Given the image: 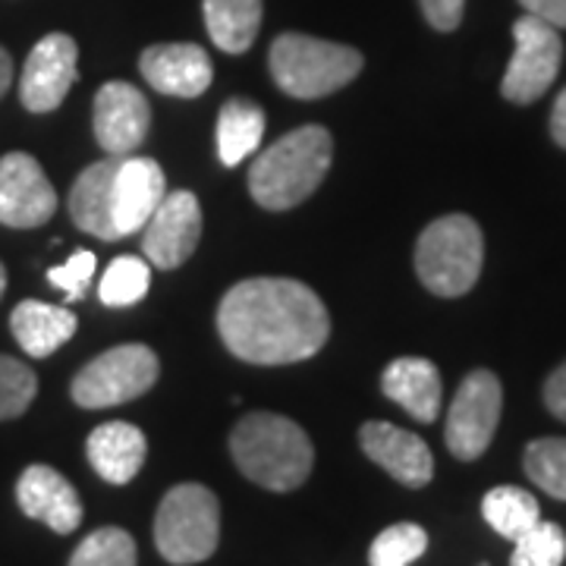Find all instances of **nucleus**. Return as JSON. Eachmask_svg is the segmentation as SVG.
Here are the masks:
<instances>
[{"mask_svg":"<svg viewBox=\"0 0 566 566\" xmlns=\"http://www.w3.org/2000/svg\"><path fill=\"white\" fill-rule=\"evenodd\" d=\"M223 346L252 365L312 359L331 334L322 296L290 277H249L227 290L218 308Z\"/></svg>","mask_w":566,"mask_h":566,"instance_id":"obj_1","label":"nucleus"},{"mask_svg":"<svg viewBox=\"0 0 566 566\" xmlns=\"http://www.w3.org/2000/svg\"><path fill=\"white\" fill-rule=\"evenodd\" d=\"M334 139L324 126H300L268 145L249 167V192L268 211L305 202L331 170Z\"/></svg>","mask_w":566,"mask_h":566,"instance_id":"obj_2","label":"nucleus"},{"mask_svg":"<svg viewBox=\"0 0 566 566\" xmlns=\"http://www.w3.org/2000/svg\"><path fill=\"white\" fill-rule=\"evenodd\" d=\"M230 453L249 482L268 491H293L315 465L312 441L300 424L277 412H252L230 434Z\"/></svg>","mask_w":566,"mask_h":566,"instance_id":"obj_3","label":"nucleus"},{"mask_svg":"<svg viewBox=\"0 0 566 566\" xmlns=\"http://www.w3.org/2000/svg\"><path fill=\"white\" fill-rule=\"evenodd\" d=\"M271 76L293 98H324L340 92L363 73V54L349 44L286 32L271 44Z\"/></svg>","mask_w":566,"mask_h":566,"instance_id":"obj_4","label":"nucleus"},{"mask_svg":"<svg viewBox=\"0 0 566 566\" xmlns=\"http://www.w3.org/2000/svg\"><path fill=\"white\" fill-rule=\"evenodd\" d=\"M485 262V240L479 223L465 214H447L428 223L416 243V274L434 296L469 293Z\"/></svg>","mask_w":566,"mask_h":566,"instance_id":"obj_5","label":"nucleus"},{"mask_svg":"<svg viewBox=\"0 0 566 566\" xmlns=\"http://www.w3.org/2000/svg\"><path fill=\"white\" fill-rule=\"evenodd\" d=\"M221 542V504L199 482L174 485L155 516V545L177 566L202 564Z\"/></svg>","mask_w":566,"mask_h":566,"instance_id":"obj_6","label":"nucleus"},{"mask_svg":"<svg viewBox=\"0 0 566 566\" xmlns=\"http://www.w3.org/2000/svg\"><path fill=\"white\" fill-rule=\"evenodd\" d=\"M158 356L145 344H123L102 353L73 378V403L82 409H107L136 400L158 381Z\"/></svg>","mask_w":566,"mask_h":566,"instance_id":"obj_7","label":"nucleus"},{"mask_svg":"<svg viewBox=\"0 0 566 566\" xmlns=\"http://www.w3.org/2000/svg\"><path fill=\"white\" fill-rule=\"evenodd\" d=\"M501 406H504V390H501L497 375L488 368L469 371L450 403V412H447V450L463 463L479 460L491 447V438L497 431Z\"/></svg>","mask_w":566,"mask_h":566,"instance_id":"obj_8","label":"nucleus"},{"mask_svg":"<svg viewBox=\"0 0 566 566\" xmlns=\"http://www.w3.org/2000/svg\"><path fill=\"white\" fill-rule=\"evenodd\" d=\"M513 41H516V51L510 57L501 92L506 102L513 104L538 102L551 88V82L557 80L560 63H564L560 29H554L551 22L538 20L532 13H523L513 22Z\"/></svg>","mask_w":566,"mask_h":566,"instance_id":"obj_9","label":"nucleus"},{"mask_svg":"<svg viewBox=\"0 0 566 566\" xmlns=\"http://www.w3.org/2000/svg\"><path fill=\"white\" fill-rule=\"evenodd\" d=\"M142 252L148 264L174 271L180 268L202 240V208L199 199L189 189L167 192L158 211L148 218V223L139 230Z\"/></svg>","mask_w":566,"mask_h":566,"instance_id":"obj_10","label":"nucleus"},{"mask_svg":"<svg viewBox=\"0 0 566 566\" xmlns=\"http://www.w3.org/2000/svg\"><path fill=\"white\" fill-rule=\"evenodd\" d=\"M80 48L63 32H51L29 51L20 76V98L25 111L48 114L61 107L80 76Z\"/></svg>","mask_w":566,"mask_h":566,"instance_id":"obj_11","label":"nucleus"},{"mask_svg":"<svg viewBox=\"0 0 566 566\" xmlns=\"http://www.w3.org/2000/svg\"><path fill=\"white\" fill-rule=\"evenodd\" d=\"M57 192L41 170V164L25 151H10L0 158V223L13 230H32L54 218Z\"/></svg>","mask_w":566,"mask_h":566,"instance_id":"obj_12","label":"nucleus"},{"mask_svg":"<svg viewBox=\"0 0 566 566\" xmlns=\"http://www.w3.org/2000/svg\"><path fill=\"white\" fill-rule=\"evenodd\" d=\"M95 139L107 155L129 158L139 151L151 126V107L136 85L129 82H104L95 95Z\"/></svg>","mask_w":566,"mask_h":566,"instance_id":"obj_13","label":"nucleus"},{"mask_svg":"<svg viewBox=\"0 0 566 566\" xmlns=\"http://www.w3.org/2000/svg\"><path fill=\"white\" fill-rule=\"evenodd\" d=\"M359 447L368 460L385 469L390 479L406 488H424L434 475V457L419 434L390 422H365L359 428Z\"/></svg>","mask_w":566,"mask_h":566,"instance_id":"obj_14","label":"nucleus"},{"mask_svg":"<svg viewBox=\"0 0 566 566\" xmlns=\"http://www.w3.org/2000/svg\"><path fill=\"white\" fill-rule=\"evenodd\" d=\"M139 70L145 82L170 98H199L214 80V66L208 51L199 44H151L142 51Z\"/></svg>","mask_w":566,"mask_h":566,"instance_id":"obj_15","label":"nucleus"},{"mask_svg":"<svg viewBox=\"0 0 566 566\" xmlns=\"http://www.w3.org/2000/svg\"><path fill=\"white\" fill-rule=\"evenodd\" d=\"M17 504L29 516L39 520L57 535L76 532L82 523V501L76 488L51 465H29L17 482Z\"/></svg>","mask_w":566,"mask_h":566,"instance_id":"obj_16","label":"nucleus"},{"mask_svg":"<svg viewBox=\"0 0 566 566\" xmlns=\"http://www.w3.org/2000/svg\"><path fill=\"white\" fill-rule=\"evenodd\" d=\"M123 158L107 155L102 161L88 164L70 189V218L82 233H92L104 243L123 240L114 221V180Z\"/></svg>","mask_w":566,"mask_h":566,"instance_id":"obj_17","label":"nucleus"},{"mask_svg":"<svg viewBox=\"0 0 566 566\" xmlns=\"http://www.w3.org/2000/svg\"><path fill=\"white\" fill-rule=\"evenodd\" d=\"M167 196L161 164L151 158H123L114 180V221L120 237L139 233Z\"/></svg>","mask_w":566,"mask_h":566,"instance_id":"obj_18","label":"nucleus"},{"mask_svg":"<svg viewBox=\"0 0 566 566\" xmlns=\"http://www.w3.org/2000/svg\"><path fill=\"white\" fill-rule=\"evenodd\" d=\"M381 390L387 400L403 406L416 422H434L441 412V397H444L441 371L422 356H403L387 365L381 375Z\"/></svg>","mask_w":566,"mask_h":566,"instance_id":"obj_19","label":"nucleus"},{"mask_svg":"<svg viewBox=\"0 0 566 566\" xmlns=\"http://www.w3.org/2000/svg\"><path fill=\"white\" fill-rule=\"evenodd\" d=\"M145 453H148L145 434H142V428L129 422L98 424L85 441L88 463L111 485L133 482L139 475L142 463H145Z\"/></svg>","mask_w":566,"mask_h":566,"instance_id":"obj_20","label":"nucleus"},{"mask_svg":"<svg viewBox=\"0 0 566 566\" xmlns=\"http://www.w3.org/2000/svg\"><path fill=\"white\" fill-rule=\"evenodd\" d=\"M76 324L80 322L70 308L39 303V300H22L10 315V331L22 346V353H29L32 359H48L63 344H70Z\"/></svg>","mask_w":566,"mask_h":566,"instance_id":"obj_21","label":"nucleus"},{"mask_svg":"<svg viewBox=\"0 0 566 566\" xmlns=\"http://www.w3.org/2000/svg\"><path fill=\"white\" fill-rule=\"evenodd\" d=\"M202 13L208 35L227 54H243L259 39L262 0H205Z\"/></svg>","mask_w":566,"mask_h":566,"instance_id":"obj_22","label":"nucleus"},{"mask_svg":"<svg viewBox=\"0 0 566 566\" xmlns=\"http://www.w3.org/2000/svg\"><path fill=\"white\" fill-rule=\"evenodd\" d=\"M264 111L249 98H230L218 117V155L227 167L245 161L264 139Z\"/></svg>","mask_w":566,"mask_h":566,"instance_id":"obj_23","label":"nucleus"},{"mask_svg":"<svg viewBox=\"0 0 566 566\" xmlns=\"http://www.w3.org/2000/svg\"><path fill=\"white\" fill-rule=\"evenodd\" d=\"M482 516L485 523L501 538L506 542H516L520 535H526L528 528L535 526L542 520V510H538V501L516 485H501L491 488L482 501Z\"/></svg>","mask_w":566,"mask_h":566,"instance_id":"obj_24","label":"nucleus"},{"mask_svg":"<svg viewBox=\"0 0 566 566\" xmlns=\"http://www.w3.org/2000/svg\"><path fill=\"white\" fill-rule=\"evenodd\" d=\"M148 283H151V264L139 255H120L104 271L98 296L111 308H126V305L139 303L148 293Z\"/></svg>","mask_w":566,"mask_h":566,"instance_id":"obj_25","label":"nucleus"},{"mask_svg":"<svg viewBox=\"0 0 566 566\" xmlns=\"http://www.w3.org/2000/svg\"><path fill=\"white\" fill-rule=\"evenodd\" d=\"M70 566H136V542L126 528H95L73 551Z\"/></svg>","mask_w":566,"mask_h":566,"instance_id":"obj_26","label":"nucleus"},{"mask_svg":"<svg viewBox=\"0 0 566 566\" xmlns=\"http://www.w3.org/2000/svg\"><path fill=\"white\" fill-rule=\"evenodd\" d=\"M526 475L551 497L566 501V438H538L526 447Z\"/></svg>","mask_w":566,"mask_h":566,"instance_id":"obj_27","label":"nucleus"},{"mask_svg":"<svg viewBox=\"0 0 566 566\" xmlns=\"http://www.w3.org/2000/svg\"><path fill=\"white\" fill-rule=\"evenodd\" d=\"M428 551V532L416 523L385 528L368 547V566H409Z\"/></svg>","mask_w":566,"mask_h":566,"instance_id":"obj_28","label":"nucleus"},{"mask_svg":"<svg viewBox=\"0 0 566 566\" xmlns=\"http://www.w3.org/2000/svg\"><path fill=\"white\" fill-rule=\"evenodd\" d=\"M513 557L510 566H564L566 557V535L557 523L538 520L528 528L526 535H520L513 542Z\"/></svg>","mask_w":566,"mask_h":566,"instance_id":"obj_29","label":"nucleus"},{"mask_svg":"<svg viewBox=\"0 0 566 566\" xmlns=\"http://www.w3.org/2000/svg\"><path fill=\"white\" fill-rule=\"evenodd\" d=\"M39 394L35 371L13 356H0V422L20 419Z\"/></svg>","mask_w":566,"mask_h":566,"instance_id":"obj_30","label":"nucleus"},{"mask_svg":"<svg viewBox=\"0 0 566 566\" xmlns=\"http://www.w3.org/2000/svg\"><path fill=\"white\" fill-rule=\"evenodd\" d=\"M95 264H98L95 252L76 249L66 262L48 271V281L54 283L57 290H63V296H66L70 303H80L82 296L88 293V283H92V274H95Z\"/></svg>","mask_w":566,"mask_h":566,"instance_id":"obj_31","label":"nucleus"},{"mask_svg":"<svg viewBox=\"0 0 566 566\" xmlns=\"http://www.w3.org/2000/svg\"><path fill=\"white\" fill-rule=\"evenodd\" d=\"M424 20L438 32H453L463 22L465 0H419Z\"/></svg>","mask_w":566,"mask_h":566,"instance_id":"obj_32","label":"nucleus"},{"mask_svg":"<svg viewBox=\"0 0 566 566\" xmlns=\"http://www.w3.org/2000/svg\"><path fill=\"white\" fill-rule=\"evenodd\" d=\"M545 403L560 422H566V363L560 368H554L551 378L545 381Z\"/></svg>","mask_w":566,"mask_h":566,"instance_id":"obj_33","label":"nucleus"},{"mask_svg":"<svg viewBox=\"0 0 566 566\" xmlns=\"http://www.w3.org/2000/svg\"><path fill=\"white\" fill-rule=\"evenodd\" d=\"M523 10L551 22L554 29H566V0H520Z\"/></svg>","mask_w":566,"mask_h":566,"instance_id":"obj_34","label":"nucleus"},{"mask_svg":"<svg viewBox=\"0 0 566 566\" xmlns=\"http://www.w3.org/2000/svg\"><path fill=\"white\" fill-rule=\"evenodd\" d=\"M551 136L560 148H566V88L557 95L554 111H551Z\"/></svg>","mask_w":566,"mask_h":566,"instance_id":"obj_35","label":"nucleus"},{"mask_svg":"<svg viewBox=\"0 0 566 566\" xmlns=\"http://www.w3.org/2000/svg\"><path fill=\"white\" fill-rule=\"evenodd\" d=\"M10 82H13V61H10V54L0 48V98L10 92Z\"/></svg>","mask_w":566,"mask_h":566,"instance_id":"obj_36","label":"nucleus"},{"mask_svg":"<svg viewBox=\"0 0 566 566\" xmlns=\"http://www.w3.org/2000/svg\"><path fill=\"white\" fill-rule=\"evenodd\" d=\"M3 290H7V271H3V264H0V296H3Z\"/></svg>","mask_w":566,"mask_h":566,"instance_id":"obj_37","label":"nucleus"},{"mask_svg":"<svg viewBox=\"0 0 566 566\" xmlns=\"http://www.w3.org/2000/svg\"><path fill=\"white\" fill-rule=\"evenodd\" d=\"M479 566H488V564H479Z\"/></svg>","mask_w":566,"mask_h":566,"instance_id":"obj_38","label":"nucleus"}]
</instances>
